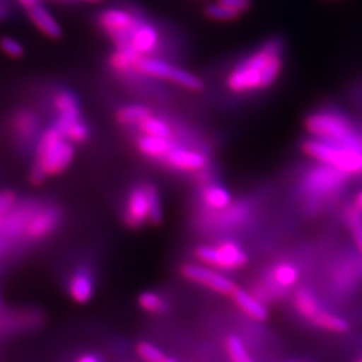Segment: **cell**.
Returning a JSON list of instances; mask_svg holds the SVG:
<instances>
[{
	"mask_svg": "<svg viewBox=\"0 0 362 362\" xmlns=\"http://www.w3.org/2000/svg\"><path fill=\"white\" fill-rule=\"evenodd\" d=\"M160 45V34L158 30L152 23L145 19H140L136 28L133 30L128 42V49H132L140 57H148L158 49ZM122 49V47H118Z\"/></svg>",
	"mask_w": 362,
	"mask_h": 362,
	"instance_id": "15",
	"label": "cell"
},
{
	"mask_svg": "<svg viewBox=\"0 0 362 362\" xmlns=\"http://www.w3.org/2000/svg\"><path fill=\"white\" fill-rule=\"evenodd\" d=\"M311 324L320 329L332 333H345L349 329V324L339 315H336L330 311L324 310L322 308L315 314V317L310 321Z\"/></svg>",
	"mask_w": 362,
	"mask_h": 362,
	"instance_id": "23",
	"label": "cell"
},
{
	"mask_svg": "<svg viewBox=\"0 0 362 362\" xmlns=\"http://www.w3.org/2000/svg\"><path fill=\"white\" fill-rule=\"evenodd\" d=\"M194 255L203 264L218 270H238L248 263L246 251L233 240H223L216 246H200Z\"/></svg>",
	"mask_w": 362,
	"mask_h": 362,
	"instance_id": "5",
	"label": "cell"
},
{
	"mask_svg": "<svg viewBox=\"0 0 362 362\" xmlns=\"http://www.w3.org/2000/svg\"><path fill=\"white\" fill-rule=\"evenodd\" d=\"M180 272L187 281L204 286L209 290L221 294V296H226V297H233V293L238 288V286L235 285L231 279H228L223 274L204 267V266L182 264Z\"/></svg>",
	"mask_w": 362,
	"mask_h": 362,
	"instance_id": "10",
	"label": "cell"
},
{
	"mask_svg": "<svg viewBox=\"0 0 362 362\" xmlns=\"http://www.w3.org/2000/svg\"><path fill=\"white\" fill-rule=\"evenodd\" d=\"M0 50L11 59H19L25 55L23 45L13 37H1L0 38Z\"/></svg>",
	"mask_w": 362,
	"mask_h": 362,
	"instance_id": "32",
	"label": "cell"
},
{
	"mask_svg": "<svg viewBox=\"0 0 362 362\" xmlns=\"http://www.w3.org/2000/svg\"><path fill=\"white\" fill-rule=\"evenodd\" d=\"M165 165L169 168L185 170V172H194V170H203L207 167V156L199 151L188 149L180 146L177 144L173 145V148L169 151L168 155L163 160Z\"/></svg>",
	"mask_w": 362,
	"mask_h": 362,
	"instance_id": "13",
	"label": "cell"
},
{
	"mask_svg": "<svg viewBox=\"0 0 362 362\" xmlns=\"http://www.w3.org/2000/svg\"><path fill=\"white\" fill-rule=\"evenodd\" d=\"M218 3L231 8L236 13H246L247 10H250L251 7V0H218Z\"/></svg>",
	"mask_w": 362,
	"mask_h": 362,
	"instance_id": "34",
	"label": "cell"
},
{
	"mask_svg": "<svg viewBox=\"0 0 362 362\" xmlns=\"http://www.w3.org/2000/svg\"><path fill=\"white\" fill-rule=\"evenodd\" d=\"M175 144L176 143L172 140V137L160 139V137H149L143 134L137 140V148L144 156L163 161Z\"/></svg>",
	"mask_w": 362,
	"mask_h": 362,
	"instance_id": "20",
	"label": "cell"
},
{
	"mask_svg": "<svg viewBox=\"0 0 362 362\" xmlns=\"http://www.w3.org/2000/svg\"><path fill=\"white\" fill-rule=\"evenodd\" d=\"M62 220V212L58 206L37 202L25 226L23 240L34 243L46 240L58 230Z\"/></svg>",
	"mask_w": 362,
	"mask_h": 362,
	"instance_id": "6",
	"label": "cell"
},
{
	"mask_svg": "<svg viewBox=\"0 0 362 362\" xmlns=\"http://www.w3.org/2000/svg\"><path fill=\"white\" fill-rule=\"evenodd\" d=\"M152 116L151 109L140 106V105H132V106H125L121 107L117 112V119L119 124L132 127V125H139L140 122H143L145 118Z\"/></svg>",
	"mask_w": 362,
	"mask_h": 362,
	"instance_id": "25",
	"label": "cell"
},
{
	"mask_svg": "<svg viewBox=\"0 0 362 362\" xmlns=\"http://www.w3.org/2000/svg\"><path fill=\"white\" fill-rule=\"evenodd\" d=\"M137 73L149 77L165 79L188 90L200 91L204 89V82L192 73L151 57L140 58L137 64Z\"/></svg>",
	"mask_w": 362,
	"mask_h": 362,
	"instance_id": "7",
	"label": "cell"
},
{
	"mask_svg": "<svg viewBox=\"0 0 362 362\" xmlns=\"http://www.w3.org/2000/svg\"><path fill=\"white\" fill-rule=\"evenodd\" d=\"M149 220V204L145 184L134 187L127 199L124 221L130 228H140Z\"/></svg>",
	"mask_w": 362,
	"mask_h": 362,
	"instance_id": "14",
	"label": "cell"
},
{
	"mask_svg": "<svg viewBox=\"0 0 362 362\" xmlns=\"http://www.w3.org/2000/svg\"><path fill=\"white\" fill-rule=\"evenodd\" d=\"M145 191L149 204V221L152 224H160L163 220V208L158 191L153 184H145Z\"/></svg>",
	"mask_w": 362,
	"mask_h": 362,
	"instance_id": "30",
	"label": "cell"
},
{
	"mask_svg": "<svg viewBox=\"0 0 362 362\" xmlns=\"http://www.w3.org/2000/svg\"><path fill=\"white\" fill-rule=\"evenodd\" d=\"M233 303L238 306V309L245 313L247 317L255 321H266L269 317V311L263 302L254 297L251 293H247L246 290L236 288L233 294Z\"/></svg>",
	"mask_w": 362,
	"mask_h": 362,
	"instance_id": "19",
	"label": "cell"
},
{
	"mask_svg": "<svg viewBox=\"0 0 362 362\" xmlns=\"http://www.w3.org/2000/svg\"><path fill=\"white\" fill-rule=\"evenodd\" d=\"M10 133L13 145L18 149H27L37 145L40 136V119L38 113L30 107H21L10 119Z\"/></svg>",
	"mask_w": 362,
	"mask_h": 362,
	"instance_id": "9",
	"label": "cell"
},
{
	"mask_svg": "<svg viewBox=\"0 0 362 362\" xmlns=\"http://www.w3.org/2000/svg\"><path fill=\"white\" fill-rule=\"evenodd\" d=\"M52 107L55 112L54 127L58 129L82 119L77 95L69 89H59L52 95Z\"/></svg>",
	"mask_w": 362,
	"mask_h": 362,
	"instance_id": "12",
	"label": "cell"
},
{
	"mask_svg": "<svg viewBox=\"0 0 362 362\" xmlns=\"http://www.w3.org/2000/svg\"><path fill=\"white\" fill-rule=\"evenodd\" d=\"M302 149L318 163L337 169L348 176L362 175V149L309 139L302 144Z\"/></svg>",
	"mask_w": 362,
	"mask_h": 362,
	"instance_id": "4",
	"label": "cell"
},
{
	"mask_svg": "<svg viewBox=\"0 0 362 362\" xmlns=\"http://www.w3.org/2000/svg\"><path fill=\"white\" fill-rule=\"evenodd\" d=\"M353 208H354L356 211H358L360 214H362V191H360L358 194H356V197H354V204H353Z\"/></svg>",
	"mask_w": 362,
	"mask_h": 362,
	"instance_id": "38",
	"label": "cell"
},
{
	"mask_svg": "<svg viewBox=\"0 0 362 362\" xmlns=\"http://www.w3.org/2000/svg\"><path fill=\"white\" fill-rule=\"evenodd\" d=\"M67 291L70 298L77 303H86L94 294V279L90 270L79 267L71 274L67 284Z\"/></svg>",
	"mask_w": 362,
	"mask_h": 362,
	"instance_id": "17",
	"label": "cell"
},
{
	"mask_svg": "<svg viewBox=\"0 0 362 362\" xmlns=\"http://www.w3.org/2000/svg\"><path fill=\"white\" fill-rule=\"evenodd\" d=\"M45 322V317L38 309L15 311L0 317V333H19L37 330Z\"/></svg>",
	"mask_w": 362,
	"mask_h": 362,
	"instance_id": "16",
	"label": "cell"
},
{
	"mask_svg": "<svg viewBox=\"0 0 362 362\" xmlns=\"http://www.w3.org/2000/svg\"><path fill=\"white\" fill-rule=\"evenodd\" d=\"M140 58H143V57L136 54L132 49H128V47L118 49L117 47L109 58V64L117 73L128 74V73L137 71V64H139Z\"/></svg>",
	"mask_w": 362,
	"mask_h": 362,
	"instance_id": "22",
	"label": "cell"
},
{
	"mask_svg": "<svg viewBox=\"0 0 362 362\" xmlns=\"http://www.w3.org/2000/svg\"><path fill=\"white\" fill-rule=\"evenodd\" d=\"M27 16L45 37L50 39H59L62 37V27L42 3L27 10Z\"/></svg>",
	"mask_w": 362,
	"mask_h": 362,
	"instance_id": "18",
	"label": "cell"
},
{
	"mask_svg": "<svg viewBox=\"0 0 362 362\" xmlns=\"http://www.w3.org/2000/svg\"><path fill=\"white\" fill-rule=\"evenodd\" d=\"M137 354L143 358L145 362H164L167 356L156 348L155 345L149 344V342H140L137 344Z\"/></svg>",
	"mask_w": 362,
	"mask_h": 362,
	"instance_id": "33",
	"label": "cell"
},
{
	"mask_svg": "<svg viewBox=\"0 0 362 362\" xmlns=\"http://www.w3.org/2000/svg\"><path fill=\"white\" fill-rule=\"evenodd\" d=\"M202 200L212 209H224L231 204V196L218 184H208L202 191Z\"/></svg>",
	"mask_w": 362,
	"mask_h": 362,
	"instance_id": "24",
	"label": "cell"
},
{
	"mask_svg": "<svg viewBox=\"0 0 362 362\" xmlns=\"http://www.w3.org/2000/svg\"><path fill=\"white\" fill-rule=\"evenodd\" d=\"M305 125L308 132L317 140L337 145L361 148V137L357 133L354 125L350 122L348 117L338 112H315L306 118Z\"/></svg>",
	"mask_w": 362,
	"mask_h": 362,
	"instance_id": "3",
	"label": "cell"
},
{
	"mask_svg": "<svg viewBox=\"0 0 362 362\" xmlns=\"http://www.w3.org/2000/svg\"><path fill=\"white\" fill-rule=\"evenodd\" d=\"M284 67V45L272 39L235 66L226 79L227 88L236 94L264 90L279 77Z\"/></svg>",
	"mask_w": 362,
	"mask_h": 362,
	"instance_id": "1",
	"label": "cell"
},
{
	"mask_svg": "<svg viewBox=\"0 0 362 362\" xmlns=\"http://www.w3.org/2000/svg\"><path fill=\"white\" fill-rule=\"evenodd\" d=\"M137 302L144 311L151 314H161L168 309L167 300L153 291H145L143 294H140Z\"/></svg>",
	"mask_w": 362,
	"mask_h": 362,
	"instance_id": "28",
	"label": "cell"
},
{
	"mask_svg": "<svg viewBox=\"0 0 362 362\" xmlns=\"http://www.w3.org/2000/svg\"><path fill=\"white\" fill-rule=\"evenodd\" d=\"M86 1H98V0H86Z\"/></svg>",
	"mask_w": 362,
	"mask_h": 362,
	"instance_id": "40",
	"label": "cell"
},
{
	"mask_svg": "<svg viewBox=\"0 0 362 362\" xmlns=\"http://www.w3.org/2000/svg\"><path fill=\"white\" fill-rule=\"evenodd\" d=\"M141 18L127 10L109 8L100 15L98 23L105 34L116 43L117 47H127L133 30Z\"/></svg>",
	"mask_w": 362,
	"mask_h": 362,
	"instance_id": "8",
	"label": "cell"
},
{
	"mask_svg": "<svg viewBox=\"0 0 362 362\" xmlns=\"http://www.w3.org/2000/svg\"><path fill=\"white\" fill-rule=\"evenodd\" d=\"M137 128L143 133L144 136L149 137H160V139H170V127L168 124L153 115L148 118H145L143 122L137 125Z\"/></svg>",
	"mask_w": 362,
	"mask_h": 362,
	"instance_id": "26",
	"label": "cell"
},
{
	"mask_svg": "<svg viewBox=\"0 0 362 362\" xmlns=\"http://www.w3.org/2000/svg\"><path fill=\"white\" fill-rule=\"evenodd\" d=\"M361 148H362V137H361Z\"/></svg>",
	"mask_w": 362,
	"mask_h": 362,
	"instance_id": "42",
	"label": "cell"
},
{
	"mask_svg": "<svg viewBox=\"0 0 362 362\" xmlns=\"http://www.w3.org/2000/svg\"><path fill=\"white\" fill-rule=\"evenodd\" d=\"M76 362H103L101 358L97 356V354H93V353H86V354H82Z\"/></svg>",
	"mask_w": 362,
	"mask_h": 362,
	"instance_id": "35",
	"label": "cell"
},
{
	"mask_svg": "<svg viewBox=\"0 0 362 362\" xmlns=\"http://www.w3.org/2000/svg\"><path fill=\"white\" fill-rule=\"evenodd\" d=\"M164 362H179L177 361V360H173V358H169V357H167V358H165V361Z\"/></svg>",
	"mask_w": 362,
	"mask_h": 362,
	"instance_id": "39",
	"label": "cell"
},
{
	"mask_svg": "<svg viewBox=\"0 0 362 362\" xmlns=\"http://www.w3.org/2000/svg\"><path fill=\"white\" fill-rule=\"evenodd\" d=\"M8 4L7 0H0V22L6 18V15L8 13Z\"/></svg>",
	"mask_w": 362,
	"mask_h": 362,
	"instance_id": "37",
	"label": "cell"
},
{
	"mask_svg": "<svg viewBox=\"0 0 362 362\" xmlns=\"http://www.w3.org/2000/svg\"><path fill=\"white\" fill-rule=\"evenodd\" d=\"M346 177L348 175L321 164L320 168H315L309 173L305 181V188L314 197L326 196L339 189L344 185Z\"/></svg>",
	"mask_w": 362,
	"mask_h": 362,
	"instance_id": "11",
	"label": "cell"
},
{
	"mask_svg": "<svg viewBox=\"0 0 362 362\" xmlns=\"http://www.w3.org/2000/svg\"><path fill=\"white\" fill-rule=\"evenodd\" d=\"M226 351L231 362H254V360L250 357L245 344L236 336L227 337Z\"/></svg>",
	"mask_w": 362,
	"mask_h": 362,
	"instance_id": "29",
	"label": "cell"
},
{
	"mask_svg": "<svg viewBox=\"0 0 362 362\" xmlns=\"http://www.w3.org/2000/svg\"><path fill=\"white\" fill-rule=\"evenodd\" d=\"M18 3L27 11L31 7H34V6H37L38 3H40V0H18Z\"/></svg>",
	"mask_w": 362,
	"mask_h": 362,
	"instance_id": "36",
	"label": "cell"
},
{
	"mask_svg": "<svg viewBox=\"0 0 362 362\" xmlns=\"http://www.w3.org/2000/svg\"><path fill=\"white\" fill-rule=\"evenodd\" d=\"M204 13H206L209 19L219 21V22H231V21H235V19H238L240 16V13L233 11V10L223 6V4H220L218 1L207 6Z\"/></svg>",
	"mask_w": 362,
	"mask_h": 362,
	"instance_id": "31",
	"label": "cell"
},
{
	"mask_svg": "<svg viewBox=\"0 0 362 362\" xmlns=\"http://www.w3.org/2000/svg\"><path fill=\"white\" fill-rule=\"evenodd\" d=\"M345 223L348 226L351 239L362 257V214L350 207L345 212Z\"/></svg>",
	"mask_w": 362,
	"mask_h": 362,
	"instance_id": "27",
	"label": "cell"
},
{
	"mask_svg": "<svg viewBox=\"0 0 362 362\" xmlns=\"http://www.w3.org/2000/svg\"><path fill=\"white\" fill-rule=\"evenodd\" d=\"M34 151L35 158L28 172L33 185H40L47 177L61 175L74 158L73 143L66 140L54 125L42 130Z\"/></svg>",
	"mask_w": 362,
	"mask_h": 362,
	"instance_id": "2",
	"label": "cell"
},
{
	"mask_svg": "<svg viewBox=\"0 0 362 362\" xmlns=\"http://www.w3.org/2000/svg\"><path fill=\"white\" fill-rule=\"evenodd\" d=\"M356 362H362V357H361V358H360V360H358V361H356Z\"/></svg>",
	"mask_w": 362,
	"mask_h": 362,
	"instance_id": "41",
	"label": "cell"
},
{
	"mask_svg": "<svg viewBox=\"0 0 362 362\" xmlns=\"http://www.w3.org/2000/svg\"><path fill=\"white\" fill-rule=\"evenodd\" d=\"M294 308L300 317L308 320L310 322L311 320L315 317V314L322 308L318 302V299L313 294V291L306 288V287H299L294 293L293 298Z\"/></svg>",
	"mask_w": 362,
	"mask_h": 362,
	"instance_id": "21",
	"label": "cell"
}]
</instances>
